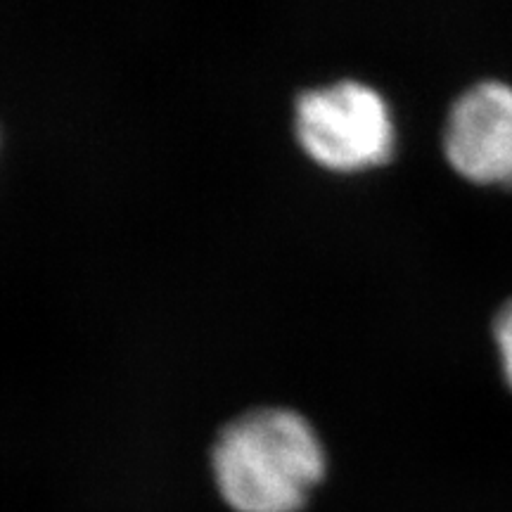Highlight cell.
<instances>
[{
	"mask_svg": "<svg viewBox=\"0 0 512 512\" xmlns=\"http://www.w3.org/2000/svg\"><path fill=\"white\" fill-rule=\"evenodd\" d=\"M494 335L498 344V354H501L503 373L505 380L512 387V299L498 311L496 323H494Z\"/></svg>",
	"mask_w": 512,
	"mask_h": 512,
	"instance_id": "277c9868",
	"label": "cell"
},
{
	"mask_svg": "<svg viewBox=\"0 0 512 512\" xmlns=\"http://www.w3.org/2000/svg\"><path fill=\"white\" fill-rule=\"evenodd\" d=\"M299 143L316 162L351 171L382 164L394 152V121L387 100L363 81L344 79L297 98Z\"/></svg>",
	"mask_w": 512,
	"mask_h": 512,
	"instance_id": "7a4b0ae2",
	"label": "cell"
},
{
	"mask_svg": "<svg viewBox=\"0 0 512 512\" xmlns=\"http://www.w3.org/2000/svg\"><path fill=\"white\" fill-rule=\"evenodd\" d=\"M444 150L458 174L484 185H512V86L482 81L453 102Z\"/></svg>",
	"mask_w": 512,
	"mask_h": 512,
	"instance_id": "3957f363",
	"label": "cell"
},
{
	"mask_svg": "<svg viewBox=\"0 0 512 512\" xmlns=\"http://www.w3.org/2000/svg\"><path fill=\"white\" fill-rule=\"evenodd\" d=\"M216 484L238 512H294L323 479L325 451L290 408H256L223 427L211 451Z\"/></svg>",
	"mask_w": 512,
	"mask_h": 512,
	"instance_id": "6da1fadb",
	"label": "cell"
}]
</instances>
